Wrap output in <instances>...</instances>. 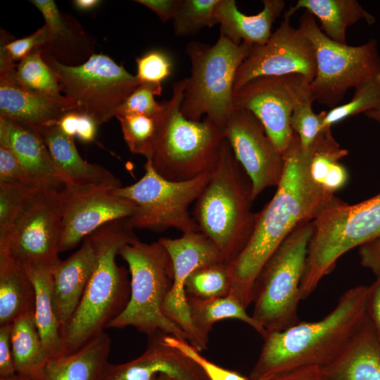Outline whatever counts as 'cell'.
Returning <instances> with one entry per match:
<instances>
[{
  "mask_svg": "<svg viewBox=\"0 0 380 380\" xmlns=\"http://www.w3.org/2000/svg\"><path fill=\"white\" fill-rule=\"evenodd\" d=\"M311 153H305L294 133L282 154L283 174L272 198L259 212L252 234L232 262L234 283L231 293L247 308L252 301L256 277L274 252L299 224L313 221L334 196L316 183L310 170Z\"/></svg>",
  "mask_w": 380,
  "mask_h": 380,
  "instance_id": "obj_1",
  "label": "cell"
},
{
  "mask_svg": "<svg viewBox=\"0 0 380 380\" xmlns=\"http://www.w3.org/2000/svg\"><path fill=\"white\" fill-rule=\"evenodd\" d=\"M367 296L368 286L352 287L322 319L267 333L250 380H268L302 368L328 365L367 319Z\"/></svg>",
  "mask_w": 380,
  "mask_h": 380,
  "instance_id": "obj_2",
  "label": "cell"
},
{
  "mask_svg": "<svg viewBox=\"0 0 380 380\" xmlns=\"http://www.w3.org/2000/svg\"><path fill=\"white\" fill-rule=\"evenodd\" d=\"M95 261L82 298L62 328L64 355L70 354L103 331L126 308L130 280L115 260L120 248L137 237L128 218L110 222L89 236Z\"/></svg>",
  "mask_w": 380,
  "mask_h": 380,
  "instance_id": "obj_3",
  "label": "cell"
},
{
  "mask_svg": "<svg viewBox=\"0 0 380 380\" xmlns=\"http://www.w3.org/2000/svg\"><path fill=\"white\" fill-rule=\"evenodd\" d=\"M253 201L251 182L224 138L217 163L196 201L194 219L227 262L237 258L252 234Z\"/></svg>",
  "mask_w": 380,
  "mask_h": 380,
  "instance_id": "obj_4",
  "label": "cell"
},
{
  "mask_svg": "<svg viewBox=\"0 0 380 380\" xmlns=\"http://www.w3.org/2000/svg\"><path fill=\"white\" fill-rule=\"evenodd\" d=\"M186 82V78L176 82L171 98L164 101L150 158L155 170L173 182L189 181L211 173L224 139L223 130L206 117L192 121L182 114L180 105Z\"/></svg>",
  "mask_w": 380,
  "mask_h": 380,
  "instance_id": "obj_5",
  "label": "cell"
},
{
  "mask_svg": "<svg viewBox=\"0 0 380 380\" xmlns=\"http://www.w3.org/2000/svg\"><path fill=\"white\" fill-rule=\"evenodd\" d=\"M312 223L300 284L301 300L315 290L342 255L380 236V194L353 205L334 196Z\"/></svg>",
  "mask_w": 380,
  "mask_h": 380,
  "instance_id": "obj_6",
  "label": "cell"
},
{
  "mask_svg": "<svg viewBox=\"0 0 380 380\" xmlns=\"http://www.w3.org/2000/svg\"><path fill=\"white\" fill-rule=\"evenodd\" d=\"M118 255L129 267L130 296L107 328L133 327L147 336L161 332L188 341L186 334L162 312L173 281L172 262L165 248L159 241L146 243L137 238L125 244Z\"/></svg>",
  "mask_w": 380,
  "mask_h": 380,
  "instance_id": "obj_7",
  "label": "cell"
},
{
  "mask_svg": "<svg viewBox=\"0 0 380 380\" xmlns=\"http://www.w3.org/2000/svg\"><path fill=\"white\" fill-rule=\"evenodd\" d=\"M246 44L236 45L220 35L213 46L191 42L186 53L191 64L180 105L188 120L206 118L223 130L234 109V84L237 70L248 56Z\"/></svg>",
  "mask_w": 380,
  "mask_h": 380,
  "instance_id": "obj_8",
  "label": "cell"
},
{
  "mask_svg": "<svg viewBox=\"0 0 380 380\" xmlns=\"http://www.w3.org/2000/svg\"><path fill=\"white\" fill-rule=\"evenodd\" d=\"M312 221L296 227L266 262L252 290V317L267 333L283 331L298 323L300 284Z\"/></svg>",
  "mask_w": 380,
  "mask_h": 380,
  "instance_id": "obj_9",
  "label": "cell"
},
{
  "mask_svg": "<svg viewBox=\"0 0 380 380\" xmlns=\"http://www.w3.org/2000/svg\"><path fill=\"white\" fill-rule=\"evenodd\" d=\"M298 28L313 44L316 75L310 84L315 101L334 108L350 88H357L380 75L378 42L370 39L360 46H348L327 37L308 11Z\"/></svg>",
  "mask_w": 380,
  "mask_h": 380,
  "instance_id": "obj_10",
  "label": "cell"
},
{
  "mask_svg": "<svg viewBox=\"0 0 380 380\" xmlns=\"http://www.w3.org/2000/svg\"><path fill=\"white\" fill-rule=\"evenodd\" d=\"M42 56L57 76L61 93L77 111L89 116L98 125L115 117L120 105L141 83L136 75L104 54L94 53L75 66Z\"/></svg>",
  "mask_w": 380,
  "mask_h": 380,
  "instance_id": "obj_11",
  "label": "cell"
},
{
  "mask_svg": "<svg viewBox=\"0 0 380 380\" xmlns=\"http://www.w3.org/2000/svg\"><path fill=\"white\" fill-rule=\"evenodd\" d=\"M210 174L173 182L160 176L151 160L146 159L144 175L138 182L115 188L113 191L135 204L136 210L128 218L133 229L163 232L174 228L183 234L199 232L189 208L208 184Z\"/></svg>",
  "mask_w": 380,
  "mask_h": 380,
  "instance_id": "obj_12",
  "label": "cell"
},
{
  "mask_svg": "<svg viewBox=\"0 0 380 380\" xmlns=\"http://www.w3.org/2000/svg\"><path fill=\"white\" fill-rule=\"evenodd\" d=\"M310 91V83L298 74L258 77L234 93L233 104L249 110L259 120L282 155L294 134L290 125L293 110Z\"/></svg>",
  "mask_w": 380,
  "mask_h": 380,
  "instance_id": "obj_13",
  "label": "cell"
},
{
  "mask_svg": "<svg viewBox=\"0 0 380 380\" xmlns=\"http://www.w3.org/2000/svg\"><path fill=\"white\" fill-rule=\"evenodd\" d=\"M60 190L42 191L26 209L8 238L0 243V254L23 267H55L60 261L62 208Z\"/></svg>",
  "mask_w": 380,
  "mask_h": 380,
  "instance_id": "obj_14",
  "label": "cell"
},
{
  "mask_svg": "<svg viewBox=\"0 0 380 380\" xmlns=\"http://www.w3.org/2000/svg\"><path fill=\"white\" fill-rule=\"evenodd\" d=\"M303 75L310 84L316 75L313 44L298 27L284 18L279 27L263 44L251 46L239 67L234 93L251 80L262 76Z\"/></svg>",
  "mask_w": 380,
  "mask_h": 380,
  "instance_id": "obj_15",
  "label": "cell"
},
{
  "mask_svg": "<svg viewBox=\"0 0 380 380\" xmlns=\"http://www.w3.org/2000/svg\"><path fill=\"white\" fill-rule=\"evenodd\" d=\"M109 186H64L59 194L62 220L59 253L75 248L102 226L129 218L135 204L118 196Z\"/></svg>",
  "mask_w": 380,
  "mask_h": 380,
  "instance_id": "obj_16",
  "label": "cell"
},
{
  "mask_svg": "<svg viewBox=\"0 0 380 380\" xmlns=\"http://www.w3.org/2000/svg\"><path fill=\"white\" fill-rule=\"evenodd\" d=\"M158 241L168 252L173 267L172 285L162 312L186 334L188 342L201 352L207 349L208 340L193 324L185 283L198 267L226 260L216 246L201 232L183 234L177 239L161 238Z\"/></svg>",
  "mask_w": 380,
  "mask_h": 380,
  "instance_id": "obj_17",
  "label": "cell"
},
{
  "mask_svg": "<svg viewBox=\"0 0 380 380\" xmlns=\"http://www.w3.org/2000/svg\"><path fill=\"white\" fill-rule=\"evenodd\" d=\"M223 133L251 182L254 200L265 189L277 186L284 170L283 156L251 112L234 107Z\"/></svg>",
  "mask_w": 380,
  "mask_h": 380,
  "instance_id": "obj_18",
  "label": "cell"
},
{
  "mask_svg": "<svg viewBox=\"0 0 380 380\" xmlns=\"http://www.w3.org/2000/svg\"><path fill=\"white\" fill-rule=\"evenodd\" d=\"M164 334L148 336L147 348L137 358L119 365L108 362L101 380H153L162 374L179 380H208L196 363L164 342Z\"/></svg>",
  "mask_w": 380,
  "mask_h": 380,
  "instance_id": "obj_19",
  "label": "cell"
},
{
  "mask_svg": "<svg viewBox=\"0 0 380 380\" xmlns=\"http://www.w3.org/2000/svg\"><path fill=\"white\" fill-rule=\"evenodd\" d=\"M11 70L0 72V118L37 133L56 125L74 105L29 91L15 79Z\"/></svg>",
  "mask_w": 380,
  "mask_h": 380,
  "instance_id": "obj_20",
  "label": "cell"
},
{
  "mask_svg": "<svg viewBox=\"0 0 380 380\" xmlns=\"http://www.w3.org/2000/svg\"><path fill=\"white\" fill-rule=\"evenodd\" d=\"M44 17L46 42L42 55L66 65L86 62L94 53L95 41L72 16L59 10L53 0H32Z\"/></svg>",
  "mask_w": 380,
  "mask_h": 380,
  "instance_id": "obj_21",
  "label": "cell"
},
{
  "mask_svg": "<svg viewBox=\"0 0 380 380\" xmlns=\"http://www.w3.org/2000/svg\"><path fill=\"white\" fill-rule=\"evenodd\" d=\"M0 145L13 153L36 185L56 190L64 186L40 134L0 118Z\"/></svg>",
  "mask_w": 380,
  "mask_h": 380,
  "instance_id": "obj_22",
  "label": "cell"
},
{
  "mask_svg": "<svg viewBox=\"0 0 380 380\" xmlns=\"http://www.w3.org/2000/svg\"><path fill=\"white\" fill-rule=\"evenodd\" d=\"M94 261V248L87 236L78 250L51 269L52 300L61 329L82 298Z\"/></svg>",
  "mask_w": 380,
  "mask_h": 380,
  "instance_id": "obj_23",
  "label": "cell"
},
{
  "mask_svg": "<svg viewBox=\"0 0 380 380\" xmlns=\"http://www.w3.org/2000/svg\"><path fill=\"white\" fill-rule=\"evenodd\" d=\"M64 186H122L120 181L105 167L84 160L77 151L74 137L65 134L56 125L40 133Z\"/></svg>",
  "mask_w": 380,
  "mask_h": 380,
  "instance_id": "obj_24",
  "label": "cell"
},
{
  "mask_svg": "<svg viewBox=\"0 0 380 380\" xmlns=\"http://www.w3.org/2000/svg\"><path fill=\"white\" fill-rule=\"evenodd\" d=\"M319 372L323 380H380V341L369 317L343 351Z\"/></svg>",
  "mask_w": 380,
  "mask_h": 380,
  "instance_id": "obj_25",
  "label": "cell"
},
{
  "mask_svg": "<svg viewBox=\"0 0 380 380\" xmlns=\"http://www.w3.org/2000/svg\"><path fill=\"white\" fill-rule=\"evenodd\" d=\"M263 8L254 15L239 11L234 0H220L215 17L220 34L234 44L249 46L265 44L272 35V24L285 7L284 0H263Z\"/></svg>",
  "mask_w": 380,
  "mask_h": 380,
  "instance_id": "obj_26",
  "label": "cell"
},
{
  "mask_svg": "<svg viewBox=\"0 0 380 380\" xmlns=\"http://www.w3.org/2000/svg\"><path fill=\"white\" fill-rule=\"evenodd\" d=\"M111 340L104 331L75 352L51 358L42 380H101Z\"/></svg>",
  "mask_w": 380,
  "mask_h": 380,
  "instance_id": "obj_27",
  "label": "cell"
},
{
  "mask_svg": "<svg viewBox=\"0 0 380 380\" xmlns=\"http://www.w3.org/2000/svg\"><path fill=\"white\" fill-rule=\"evenodd\" d=\"M300 8L316 16L321 23L323 33L341 44H346V32L349 26L362 19L369 25L376 21L355 0H298L284 13V18L290 19Z\"/></svg>",
  "mask_w": 380,
  "mask_h": 380,
  "instance_id": "obj_28",
  "label": "cell"
},
{
  "mask_svg": "<svg viewBox=\"0 0 380 380\" xmlns=\"http://www.w3.org/2000/svg\"><path fill=\"white\" fill-rule=\"evenodd\" d=\"M34 286L24 268L11 257L0 254V326L34 312Z\"/></svg>",
  "mask_w": 380,
  "mask_h": 380,
  "instance_id": "obj_29",
  "label": "cell"
},
{
  "mask_svg": "<svg viewBox=\"0 0 380 380\" xmlns=\"http://www.w3.org/2000/svg\"><path fill=\"white\" fill-rule=\"evenodd\" d=\"M35 292L34 319L50 359L64 355L61 326L52 300L51 269L44 266L23 267Z\"/></svg>",
  "mask_w": 380,
  "mask_h": 380,
  "instance_id": "obj_30",
  "label": "cell"
},
{
  "mask_svg": "<svg viewBox=\"0 0 380 380\" xmlns=\"http://www.w3.org/2000/svg\"><path fill=\"white\" fill-rule=\"evenodd\" d=\"M11 342L16 373L42 380L50 357L42 343L34 313L19 317L11 324Z\"/></svg>",
  "mask_w": 380,
  "mask_h": 380,
  "instance_id": "obj_31",
  "label": "cell"
},
{
  "mask_svg": "<svg viewBox=\"0 0 380 380\" xmlns=\"http://www.w3.org/2000/svg\"><path fill=\"white\" fill-rule=\"evenodd\" d=\"M187 302L194 326L207 340L214 324L226 319L242 321L262 336L266 334L265 329L247 313L241 300L231 292L222 297L208 299L187 296Z\"/></svg>",
  "mask_w": 380,
  "mask_h": 380,
  "instance_id": "obj_32",
  "label": "cell"
},
{
  "mask_svg": "<svg viewBox=\"0 0 380 380\" xmlns=\"http://www.w3.org/2000/svg\"><path fill=\"white\" fill-rule=\"evenodd\" d=\"M13 75L16 81L29 91L72 103L61 94L57 76L44 61L39 49L17 64Z\"/></svg>",
  "mask_w": 380,
  "mask_h": 380,
  "instance_id": "obj_33",
  "label": "cell"
},
{
  "mask_svg": "<svg viewBox=\"0 0 380 380\" xmlns=\"http://www.w3.org/2000/svg\"><path fill=\"white\" fill-rule=\"evenodd\" d=\"M43 190L48 189L29 183L0 182V243L8 238L26 209Z\"/></svg>",
  "mask_w": 380,
  "mask_h": 380,
  "instance_id": "obj_34",
  "label": "cell"
},
{
  "mask_svg": "<svg viewBox=\"0 0 380 380\" xmlns=\"http://www.w3.org/2000/svg\"><path fill=\"white\" fill-rule=\"evenodd\" d=\"M234 283L232 262L221 261L198 267L187 278V296L208 299L229 294Z\"/></svg>",
  "mask_w": 380,
  "mask_h": 380,
  "instance_id": "obj_35",
  "label": "cell"
},
{
  "mask_svg": "<svg viewBox=\"0 0 380 380\" xmlns=\"http://www.w3.org/2000/svg\"><path fill=\"white\" fill-rule=\"evenodd\" d=\"M160 116L127 114L115 117L120 122L124 140L132 153L143 156L146 159L151 158Z\"/></svg>",
  "mask_w": 380,
  "mask_h": 380,
  "instance_id": "obj_36",
  "label": "cell"
},
{
  "mask_svg": "<svg viewBox=\"0 0 380 380\" xmlns=\"http://www.w3.org/2000/svg\"><path fill=\"white\" fill-rule=\"evenodd\" d=\"M220 0H180L172 19L173 29L177 37H189L205 27L218 23L215 8Z\"/></svg>",
  "mask_w": 380,
  "mask_h": 380,
  "instance_id": "obj_37",
  "label": "cell"
},
{
  "mask_svg": "<svg viewBox=\"0 0 380 380\" xmlns=\"http://www.w3.org/2000/svg\"><path fill=\"white\" fill-rule=\"evenodd\" d=\"M350 101L324 111L322 129L360 113L380 108V75L355 89Z\"/></svg>",
  "mask_w": 380,
  "mask_h": 380,
  "instance_id": "obj_38",
  "label": "cell"
},
{
  "mask_svg": "<svg viewBox=\"0 0 380 380\" xmlns=\"http://www.w3.org/2000/svg\"><path fill=\"white\" fill-rule=\"evenodd\" d=\"M314 101L310 91L296 105L290 118L291 127L298 135L305 153L311 152L316 139L322 130L324 111L319 114L315 113L312 108Z\"/></svg>",
  "mask_w": 380,
  "mask_h": 380,
  "instance_id": "obj_39",
  "label": "cell"
},
{
  "mask_svg": "<svg viewBox=\"0 0 380 380\" xmlns=\"http://www.w3.org/2000/svg\"><path fill=\"white\" fill-rule=\"evenodd\" d=\"M162 90V84L141 82L120 105L115 117L127 114L159 117L163 111L164 102H157L154 96H160Z\"/></svg>",
  "mask_w": 380,
  "mask_h": 380,
  "instance_id": "obj_40",
  "label": "cell"
},
{
  "mask_svg": "<svg viewBox=\"0 0 380 380\" xmlns=\"http://www.w3.org/2000/svg\"><path fill=\"white\" fill-rule=\"evenodd\" d=\"M46 37V28L43 25L24 38L6 42L1 40L0 72L15 69L17 65L15 61L20 62L34 50L43 47Z\"/></svg>",
  "mask_w": 380,
  "mask_h": 380,
  "instance_id": "obj_41",
  "label": "cell"
},
{
  "mask_svg": "<svg viewBox=\"0 0 380 380\" xmlns=\"http://www.w3.org/2000/svg\"><path fill=\"white\" fill-rule=\"evenodd\" d=\"M137 77L141 82L162 84L173 72L171 56L162 49H151L136 58Z\"/></svg>",
  "mask_w": 380,
  "mask_h": 380,
  "instance_id": "obj_42",
  "label": "cell"
},
{
  "mask_svg": "<svg viewBox=\"0 0 380 380\" xmlns=\"http://www.w3.org/2000/svg\"><path fill=\"white\" fill-rule=\"evenodd\" d=\"M164 342L178 350L190 358L204 372L208 380H250L236 372L223 368L204 357L200 351L185 340L179 339L171 335H163Z\"/></svg>",
  "mask_w": 380,
  "mask_h": 380,
  "instance_id": "obj_43",
  "label": "cell"
},
{
  "mask_svg": "<svg viewBox=\"0 0 380 380\" xmlns=\"http://www.w3.org/2000/svg\"><path fill=\"white\" fill-rule=\"evenodd\" d=\"M9 182L35 184L13 153L0 145V182Z\"/></svg>",
  "mask_w": 380,
  "mask_h": 380,
  "instance_id": "obj_44",
  "label": "cell"
},
{
  "mask_svg": "<svg viewBox=\"0 0 380 380\" xmlns=\"http://www.w3.org/2000/svg\"><path fill=\"white\" fill-rule=\"evenodd\" d=\"M11 324L0 326V378L16 374L14 365L11 342Z\"/></svg>",
  "mask_w": 380,
  "mask_h": 380,
  "instance_id": "obj_45",
  "label": "cell"
},
{
  "mask_svg": "<svg viewBox=\"0 0 380 380\" xmlns=\"http://www.w3.org/2000/svg\"><path fill=\"white\" fill-rule=\"evenodd\" d=\"M361 265L380 276V236L374 238L358 247Z\"/></svg>",
  "mask_w": 380,
  "mask_h": 380,
  "instance_id": "obj_46",
  "label": "cell"
},
{
  "mask_svg": "<svg viewBox=\"0 0 380 380\" xmlns=\"http://www.w3.org/2000/svg\"><path fill=\"white\" fill-rule=\"evenodd\" d=\"M367 315L380 341V276L368 286Z\"/></svg>",
  "mask_w": 380,
  "mask_h": 380,
  "instance_id": "obj_47",
  "label": "cell"
},
{
  "mask_svg": "<svg viewBox=\"0 0 380 380\" xmlns=\"http://www.w3.org/2000/svg\"><path fill=\"white\" fill-rule=\"evenodd\" d=\"M153 11L163 22L173 19L180 0H136Z\"/></svg>",
  "mask_w": 380,
  "mask_h": 380,
  "instance_id": "obj_48",
  "label": "cell"
},
{
  "mask_svg": "<svg viewBox=\"0 0 380 380\" xmlns=\"http://www.w3.org/2000/svg\"><path fill=\"white\" fill-rule=\"evenodd\" d=\"M348 175L345 167L338 163L327 176L323 187L328 191L334 194L346 183Z\"/></svg>",
  "mask_w": 380,
  "mask_h": 380,
  "instance_id": "obj_49",
  "label": "cell"
},
{
  "mask_svg": "<svg viewBox=\"0 0 380 380\" xmlns=\"http://www.w3.org/2000/svg\"><path fill=\"white\" fill-rule=\"evenodd\" d=\"M268 380H323L319 368L306 367L289 372Z\"/></svg>",
  "mask_w": 380,
  "mask_h": 380,
  "instance_id": "obj_50",
  "label": "cell"
},
{
  "mask_svg": "<svg viewBox=\"0 0 380 380\" xmlns=\"http://www.w3.org/2000/svg\"><path fill=\"white\" fill-rule=\"evenodd\" d=\"M81 113L71 110L65 113L56 122L58 128L66 135L74 137L77 134Z\"/></svg>",
  "mask_w": 380,
  "mask_h": 380,
  "instance_id": "obj_51",
  "label": "cell"
},
{
  "mask_svg": "<svg viewBox=\"0 0 380 380\" xmlns=\"http://www.w3.org/2000/svg\"><path fill=\"white\" fill-rule=\"evenodd\" d=\"M98 124L89 116L81 113L76 137L83 142L89 143L94 140Z\"/></svg>",
  "mask_w": 380,
  "mask_h": 380,
  "instance_id": "obj_52",
  "label": "cell"
},
{
  "mask_svg": "<svg viewBox=\"0 0 380 380\" xmlns=\"http://www.w3.org/2000/svg\"><path fill=\"white\" fill-rule=\"evenodd\" d=\"M102 1L100 0H74L75 8L81 11H89L96 8Z\"/></svg>",
  "mask_w": 380,
  "mask_h": 380,
  "instance_id": "obj_53",
  "label": "cell"
},
{
  "mask_svg": "<svg viewBox=\"0 0 380 380\" xmlns=\"http://www.w3.org/2000/svg\"><path fill=\"white\" fill-rule=\"evenodd\" d=\"M365 115L368 118L380 123V108L367 111Z\"/></svg>",
  "mask_w": 380,
  "mask_h": 380,
  "instance_id": "obj_54",
  "label": "cell"
},
{
  "mask_svg": "<svg viewBox=\"0 0 380 380\" xmlns=\"http://www.w3.org/2000/svg\"><path fill=\"white\" fill-rule=\"evenodd\" d=\"M0 380H38L36 379L24 376L20 374H15L14 376L6 377V378H0Z\"/></svg>",
  "mask_w": 380,
  "mask_h": 380,
  "instance_id": "obj_55",
  "label": "cell"
},
{
  "mask_svg": "<svg viewBox=\"0 0 380 380\" xmlns=\"http://www.w3.org/2000/svg\"><path fill=\"white\" fill-rule=\"evenodd\" d=\"M153 380H179V379L174 376L167 375V374H162L158 375L157 377H156Z\"/></svg>",
  "mask_w": 380,
  "mask_h": 380,
  "instance_id": "obj_56",
  "label": "cell"
}]
</instances>
